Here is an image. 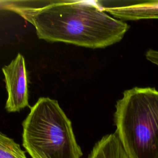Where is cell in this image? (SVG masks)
I'll list each match as a JSON object with an SVG mask.
<instances>
[{"label":"cell","mask_w":158,"mask_h":158,"mask_svg":"<svg viewBox=\"0 0 158 158\" xmlns=\"http://www.w3.org/2000/svg\"><path fill=\"white\" fill-rule=\"evenodd\" d=\"M10 9L31 23L40 39L92 49L119 42L130 28L109 15L97 1H64L40 7Z\"/></svg>","instance_id":"cell-1"},{"label":"cell","mask_w":158,"mask_h":158,"mask_svg":"<svg viewBox=\"0 0 158 158\" xmlns=\"http://www.w3.org/2000/svg\"><path fill=\"white\" fill-rule=\"evenodd\" d=\"M115 133L130 158H158V90L135 87L115 105Z\"/></svg>","instance_id":"cell-2"},{"label":"cell","mask_w":158,"mask_h":158,"mask_svg":"<svg viewBox=\"0 0 158 158\" xmlns=\"http://www.w3.org/2000/svg\"><path fill=\"white\" fill-rule=\"evenodd\" d=\"M22 145L31 158H81L71 121L56 100L41 97L22 123Z\"/></svg>","instance_id":"cell-3"},{"label":"cell","mask_w":158,"mask_h":158,"mask_svg":"<svg viewBox=\"0 0 158 158\" xmlns=\"http://www.w3.org/2000/svg\"><path fill=\"white\" fill-rule=\"evenodd\" d=\"M2 71L7 93L6 110L19 112L29 106L28 74L23 56L19 53L9 64L2 67Z\"/></svg>","instance_id":"cell-4"},{"label":"cell","mask_w":158,"mask_h":158,"mask_svg":"<svg viewBox=\"0 0 158 158\" xmlns=\"http://www.w3.org/2000/svg\"><path fill=\"white\" fill-rule=\"evenodd\" d=\"M114 18L123 20L158 19V0L97 1Z\"/></svg>","instance_id":"cell-5"},{"label":"cell","mask_w":158,"mask_h":158,"mask_svg":"<svg viewBox=\"0 0 158 158\" xmlns=\"http://www.w3.org/2000/svg\"><path fill=\"white\" fill-rule=\"evenodd\" d=\"M87 158H130L115 133L104 136L93 148Z\"/></svg>","instance_id":"cell-6"},{"label":"cell","mask_w":158,"mask_h":158,"mask_svg":"<svg viewBox=\"0 0 158 158\" xmlns=\"http://www.w3.org/2000/svg\"><path fill=\"white\" fill-rule=\"evenodd\" d=\"M0 158H27L25 151L13 139L0 133Z\"/></svg>","instance_id":"cell-7"},{"label":"cell","mask_w":158,"mask_h":158,"mask_svg":"<svg viewBox=\"0 0 158 158\" xmlns=\"http://www.w3.org/2000/svg\"><path fill=\"white\" fill-rule=\"evenodd\" d=\"M146 58L152 64L158 66V51L149 49L146 52Z\"/></svg>","instance_id":"cell-8"}]
</instances>
